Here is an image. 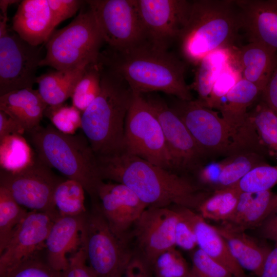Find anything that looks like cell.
<instances>
[{"label":"cell","mask_w":277,"mask_h":277,"mask_svg":"<svg viewBox=\"0 0 277 277\" xmlns=\"http://www.w3.org/2000/svg\"><path fill=\"white\" fill-rule=\"evenodd\" d=\"M96 157L102 180L126 185L148 207L177 206L197 210L211 194L185 176L123 151Z\"/></svg>","instance_id":"6da1fadb"},{"label":"cell","mask_w":277,"mask_h":277,"mask_svg":"<svg viewBox=\"0 0 277 277\" xmlns=\"http://www.w3.org/2000/svg\"><path fill=\"white\" fill-rule=\"evenodd\" d=\"M98 61L117 72L134 92L160 91L181 100H193L185 81V63L147 42L122 50L107 48L101 52Z\"/></svg>","instance_id":"7a4b0ae2"},{"label":"cell","mask_w":277,"mask_h":277,"mask_svg":"<svg viewBox=\"0 0 277 277\" xmlns=\"http://www.w3.org/2000/svg\"><path fill=\"white\" fill-rule=\"evenodd\" d=\"M101 88L82 113V127L96 156L123 150L125 124L134 91L117 72L98 61Z\"/></svg>","instance_id":"3957f363"},{"label":"cell","mask_w":277,"mask_h":277,"mask_svg":"<svg viewBox=\"0 0 277 277\" xmlns=\"http://www.w3.org/2000/svg\"><path fill=\"white\" fill-rule=\"evenodd\" d=\"M240 30L235 1H192L188 19L178 39L182 55L196 66L214 51L235 47Z\"/></svg>","instance_id":"277c9868"},{"label":"cell","mask_w":277,"mask_h":277,"mask_svg":"<svg viewBox=\"0 0 277 277\" xmlns=\"http://www.w3.org/2000/svg\"><path fill=\"white\" fill-rule=\"evenodd\" d=\"M39 158L67 179L79 182L93 200L97 201V191L103 180L96 157L85 135H69L53 125L38 126L27 133Z\"/></svg>","instance_id":"5b68a950"},{"label":"cell","mask_w":277,"mask_h":277,"mask_svg":"<svg viewBox=\"0 0 277 277\" xmlns=\"http://www.w3.org/2000/svg\"><path fill=\"white\" fill-rule=\"evenodd\" d=\"M103 43L102 35L88 7L67 26L54 30L45 43L46 52L39 66L69 70L96 63Z\"/></svg>","instance_id":"8992f818"},{"label":"cell","mask_w":277,"mask_h":277,"mask_svg":"<svg viewBox=\"0 0 277 277\" xmlns=\"http://www.w3.org/2000/svg\"><path fill=\"white\" fill-rule=\"evenodd\" d=\"M81 247L96 277H122L134 255L128 244L111 230L96 203L85 214Z\"/></svg>","instance_id":"52a82bcc"},{"label":"cell","mask_w":277,"mask_h":277,"mask_svg":"<svg viewBox=\"0 0 277 277\" xmlns=\"http://www.w3.org/2000/svg\"><path fill=\"white\" fill-rule=\"evenodd\" d=\"M122 151L174 172L161 124L143 94L134 92Z\"/></svg>","instance_id":"ba28073f"},{"label":"cell","mask_w":277,"mask_h":277,"mask_svg":"<svg viewBox=\"0 0 277 277\" xmlns=\"http://www.w3.org/2000/svg\"><path fill=\"white\" fill-rule=\"evenodd\" d=\"M63 180L35 152L32 162L24 168L16 171H0V187L19 205L30 211L48 213L56 219L60 215L54 205V193Z\"/></svg>","instance_id":"9c48e42d"},{"label":"cell","mask_w":277,"mask_h":277,"mask_svg":"<svg viewBox=\"0 0 277 277\" xmlns=\"http://www.w3.org/2000/svg\"><path fill=\"white\" fill-rule=\"evenodd\" d=\"M7 15L0 21V96L14 90L32 88L44 58L41 46L21 38L7 26Z\"/></svg>","instance_id":"30bf717a"},{"label":"cell","mask_w":277,"mask_h":277,"mask_svg":"<svg viewBox=\"0 0 277 277\" xmlns=\"http://www.w3.org/2000/svg\"><path fill=\"white\" fill-rule=\"evenodd\" d=\"M169 106L207 158L229 154L237 130L216 112L197 100L184 101L176 98Z\"/></svg>","instance_id":"8fae6325"},{"label":"cell","mask_w":277,"mask_h":277,"mask_svg":"<svg viewBox=\"0 0 277 277\" xmlns=\"http://www.w3.org/2000/svg\"><path fill=\"white\" fill-rule=\"evenodd\" d=\"M108 48H129L146 41L136 0L86 1Z\"/></svg>","instance_id":"7c38bea8"},{"label":"cell","mask_w":277,"mask_h":277,"mask_svg":"<svg viewBox=\"0 0 277 277\" xmlns=\"http://www.w3.org/2000/svg\"><path fill=\"white\" fill-rule=\"evenodd\" d=\"M146 41L153 47L168 50L177 40L189 16L192 1L136 0Z\"/></svg>","instance_id":"4fadbf2b"},{"label":"cell","mask_w":277,"mask_h":277,"mask_svg":"<svg viewBox=\"0 0 277 277\" xmlns=\"http://www.w3.org/2000/svg\"><path fill=\"white\" fill-rule=\"evenodd\" d=\"M143 95L161 124L173 170L195 171L207 157L183 122L161 97L153 93Z\"/></svg>","instance_id":"5bb4252c"},{"label":"cell","mask_w":277,"mask_h":277,"mask_svg":"<svg viewBox=\"0 0 277 277\" xmlns=\"http://www.w3.org/2000/svg\"><path fill=\"white\" fill-rule=\"evenodd\" d=\"M179 216L177 206L148 207L134 224L131 233L135 240L134 254L150 268L160 254L175 246Z\"/></svg>","instance_id":"9a60e30c"},{"label":"cell","mask_w":277,"mask_h":277,"mask_svg":"<svg viewBox=\"0 0 277 277\" xmlns=\"http://www.w3.org/2000/svg\"><path fill=\"white\" fill-rule=\"evenodd\" d=\"M96 203L111 230L122 241L128 243L130 229L148 207L129 187L118 183L100 184Z\"/></svg>","instance_id":"2e32d148"},{"label":"cell","mask_w":277,"mask_h":277,"mask_svg":"<svg viewBox=\"0 0 277 277\" xmlns=\"http://www.w3.org/2000/svg\"><path fill=\"white\" fill-rule=\"evenodd\" d=\"M56 219L45 212H28L0 253V277L45 248L46 239Z\"/></svg>","instance_id":"e0dca14e"},{"label":"cell","mask_w":277,"mask_h":277,"mask_svg":"<svg viewBox=\"0 0 277 277\" xmlns=\"http://www.w3.org/2000/svg\"><path fill=\"white\" fill-rule=\"evenodd\" d=\"M241 30L249 42H257L277 52V0H235Z\"/></svg>","instance_id":"ac0fdd59"},{"label":"cell","mask_w":277,"mask_h":277,"mask_svg":"<svg viewBox=\"0 0 277 277\" xmlns=\"http://www.w3.org/2000/svg\"><path fill=\"white\" fill-rule=\"evenodd\" d=\"M86 213L60 216L54 221L45 243L46 262L53 269L65 271L69 264L67 255L74 254L81 247V231Z\"/></svg>","instance_id":"d6986e66"},{"label":"cell","mask_w":277,"mask_h":277,"mask_svg":"<svg viewBox=\"0 0 277 277\" xmlns=\"http://www.w3.org/2000/svg\"><path fill=\"white\" fill-rule=\"evenodd\" d=\"M55 27L48 0L21 1L12 18V29L35 46L46 43Z\"/></svg>","instance_id":"ffe728a7"},{"label":"cell","mask_w":277,"mask_h":277,"mask_svg":"<svg viewBox=\"0 0 277 277\" xmlns=\"http://www.w3.org/2000/svg\"><path fill=\"white\" fill-rule=\"evenodd\" d=\"M182 209L193 228L199 248L225 267L234 277H246L215 226L209 224L194 210L184 207Z\"/></svg>","instance_id":"44dd1931"},{"label":"cell","mask_w":277,"mask_h":277,"mask_svg":"<svg viewBox=\"0 0 277 277\" xmlns=\"http://www.w3.org/2000/svg\"><path fill=\"white\" fill-rule=\"evenodd\" d=\"M234 62L242 77L258 86L263 91L277 61V52L257 42L232 48Z\"/></svg>","instance_id":"7402d4cb"},{"label":"cell","mask_w":277,"mask_h":277,"mask_svg":"<svg viewBox=\"0 0 277 277\" xmlns=\"http://www.w3.org/2000/svg\"><path fill=\"white\" fill-rule=\"evenodd\" d=\"M37 90L24 88L0 96V111L14 120L27 133L39 126L47 107Z\"/></svg>","instance_id":"603a6c76"},{"label":"cell","mask_w":277,"mask_h":277,"mask_svg":"<svg viewBox=\"0 0 277 277\" xmlns=\"http://www.w3.org/2000/svg\"><path fill=\"white\" fill-rule=\"evenodd\" d=\"M275 195L271 190L242 192L233 213L227 221L222 222V225L242 232L259 226L272 212Z\"/></svg>","instance_id":"cb8c5ba5"},{"label":"cell","mask_w":277,"mask_h":277,"mask_svg":"<svg viewBox=\"0 0 277 277\" xmlns=\"http://www.w3.org/2000/svg\"><path fill=\"white\" fill-rule=\"evenodd\" d=\"M215 228L226 240L239 265L260 277L271 249L259 244L245 232L232 230L223 225Z\"/></svg>","instance_id":"d4e9b609"},{"label":"cell","mask_w":277,"mask_h":277,"mask_svg":"<svg viewBox=\"0 0 277 277\" xmlns=\"http://www.w3.org/2000/svg\"><path fill=\"white\" fill-rule=\"evenodd\" d=\"M86 66L69 70H55L37 76V90L47 105L62 104L71 97Z\"/></svg>","instance_id":"484cf974"},{"label":"cell","mask_w":277,"mask_h":277,"mask_svg":"<svg viewBox=\"0 0 277 277\" xmlns=\"http://www.w3.org/2000/svg\"><path fill=\"white\" fill-rule=\"evenodd\" d=\"M262 92L258 86L242 78L226 95L219 109L222 117L232 128L237 130L246 122L248 108Z\"/></svg>","instance_id":"4316f807"},{"label":"cell","mask_w":277,"mask_h":277,"mask_svg":"<svg viewBox=\"0 0 277 277\" xmlns=\"http://www.w3.org/2000/svg\"><path fill=\"white\" fill-rule=\"evenodd\" d=\"M232 59V48L221 49L208 54L196 65L192 88L197 93V100L205 106L217 77Z\"/></svg>","instance_id":"83f0119b"},{"label":"cell","mask_w":277,"mask_h":277,"mask_svg":"<svg viewBox=\"0 0 277 277\" xmlns=\"http://www.w3.org/2000/svg\"><path fill=\"white\" fill-rule=\"evenodd\" d=\"M241 192L236 184L214 190L200 204L198 213L205 220L225 222L233 213Z\"/></svg>","instance_id":"f1b7e54d"},{"label":"cell","mask_w":277,"mask_h":277,"mask_svg":"<svg viewBox=\"0 0 277 277\" xmlns=\"http://www.w3.org/2000/svg\"><path fill=\"white\" fill-rule=\"evenodd\" d=\"M222 161V168L215 190L236 184L254 168L267 164L265 156L254 152L233 154Z\"/></svg>","instance_id":"f546056e"},{"label":"cell","mask_w":277,"mask_h":277,"mask_svg":"<svg viewBox=\"0 0 277 277\" xmlns=\"http://www.w3.org/2000/svg\"><path fill=\"white\" fill-rule=\"evenodd\" d=\"M34 153L22 135L7 136L0 140L1 169L21 170L32 162Z\"/></svg>","instance_id":"4dcf8cb0"},{"label":"cell","mask_w":277,"mask_h":277,"mask_svg":"<svg viewBox=\"0 0 277 277\" xmlns=\"http://www.w3.org/2000/svg\"><path fill=\"white\" fill-rule=\"evenodd\" d=\"M85 189L78 182L64 179L54 193L55 207L60 216H76L86 213Z\"/></svg>","instance_id":"1f68e13d"},{"label":"cell","mask_w":277,"mask_h":277,"mask_svg":"<svg viewBox=\"0 0 277 277\" xmlns=\"http://www.w3.org/2000/svg\"><path fill=\"white\" fill-rule=\"evenodd\" d=\"M258 136L270 155L277 157V115L262 100L248 113Z\"/></svg>","instance_id":"d6a6232c"},{"label":"cell","mask_w":277,"mask_h":277,"mask_svg":"<svg viewBox=\"0 0 277 277\" xmlns=\"http://www.w3.org/2000/svg\"><path fill=\"white\" fill-rule=\"evenodd\" d=\"M101 88V67L97 62L85 68L71 96L72 105L83 113L98 96Z\"/></svg>","instance_id":"836d02e7"},{"label":"cell","mask_w":277,"mask_h":277,"mask_svg":"<svg viewBox=\"0 0 277 277\" xmlns=\"http://www.w3.org/2000/svg\"><path fill=\"white\" fill-rule=\"evenodd\" d=\"M28 212L5 189L0 187V253Z\"/></svg>","instance_id":"e575fe53"},{"label":"cell","mask_w":277,"mask_h":277,"mask_svg":"<svg viewBox=\"0 0 277 277\" xmlns=\"http://www.w3.org/2000/svg\"><path fill=\"white\" fill-rule=\"evenodd\" d=\"M151 269L153 277H188L191 273V268L175 247L160 254Z\"/></svg>","instance_id":"d590c367"},{"label":"cell","mask_w":277,"mask_h":277,"mask_svg":"<svg viewBox=\"0 0 277 277\" xmlns=\"http://www.w3.org/2000/svg\"><path fill=\"white\" fill-rule=\"evenodd\" d=\"M44 115L57 130L66 134H75L82 127V113L72 105L47 106Z\"/></svg>","instance_id":"8d00e7d4"},{"label":"cell","mask_w":277,"mask_h":277,"mask_svg":"<svg viewBox=\"0 0 277 277\" xmlns=\"http://www.w3.org/2000/svg\"><path fill=\"white\" fill-rule=\"evenodd\" d=\"M236 184L241 192H257L271 190L277 184V165L266 164L258 166Z\"/></svg>","instance_id":"74e56055"},{"label":"cell","mask_w":277,"mask_h":277,"mask_svg":"<svg viewBox=\"0 0 277 277\" xmlns=\"http://www.w3.org/2000/svg\"><path fill=\"white\" fill-rule=\"evenodd\" d=\"M242 78L233 56L232 60L224 67L214 82L206 106L219 110L227 93Z\"/></svg>","instance_id":"f35d334b"},{"label":"cell","mask_w":277,"mask_h":277,"mask_svg":"<svg viewBox=\"0 0 277 277\" xmlns=\"http://www.w3.org/2000/svg\"><path fill=\"white\" fill-rule=\"evenodd\" d=\"M63 272L51 268L37 255L17 265L2 277H62Z\"/></svg>","instance_id":"ab89813d"},{"label":"cell","mask_w":277,"mask_h":277,"mask_svg":"<svg viewBox=\"0 0 277 277\" xmlns=\"http://www.w3.org/2000/svg\"><path fill=\"white\" fill-rule=\"evenodd\" d=\"M191 260V269L198 277H234L225 267L200 248L193 251Z\"/></svg>","instance_id":"60d3db41"},{"label":"cell","mask_w":277,"mask_h":277,"mask_svg":"<svg viewBox=\"0 0 277 277\" xmlns=\"http://www.w3.org/2000/svg\"><path fill=\"white\" fill-rule=\"evenodd\" d=\"M177 209L180 216L175 230V246L185 250H193L197 246L194 231L182 207H177Z\"/></svg>","instance_id":"b9f144b4"},{"label":"cell","mask_w":277,"mask_h":277,"mask_svg":"<svg viewBox=\"0 0 277 277\" xmlns=\"http://www.w3.org/2000/svg\"><path fill=\"white\" fill-rule=\"evenodd\" d=\"M62 277H96L87 264L82 247L69 257V264Z\"/></svg>","instance_id":"7bdbcfd3"},{"label":"cell","mask_w":277,"mask_h":277,"mask_svg":"<svg viewBox=\"0 0 277 277\" xmlns=\"http://www.w3.org/2000/svg\"><path fill=\"white\" fill-rule=\"evenodd\" d=\"M55 26L72 16L85 1L80 0H48Z\"/></svg>","instance_id":"ee69618b"},{"label":"cell","mask_w":277,"mask_h":277,"mask_svg":"<svg viewBox=\"0 0 277 277\" xmlns=\"http://www.w3.org/2000/svg\"><path fill=\"white\" fill-rule=\"evenodd\" d=\"M222 168V161L213 162L203 165L197 169V176L201 183L214 187L216 189L219 177Z\"/></svg>","instance_id":"f6af8a7d"},{"label":"cell","mask_w":277,"mask_h":277,"mask_svg":"<svg viewBox=\"0 0 277 277\" xmlns=\"http://www.w3.org/2000/svg\"><path fill=\"white\" fill-rule=\"evenodd\" d=\"M261 96V100L277 115V61Z\"/></svg>","instance_id":"bcb514c9"},{"label":"cell","mask_w":277,"mask_h":277,"mask_svg":"<svg viewBox=\"0 0 277 277\" xmlns=\"http://www.w3.org/2000/svg\"><path fill=\"white\" fill-rule=\"evenodd\" d=\"M122 277H153L151 268L139 256L134 255Z\"/></svg>","instance_id":"7dc6e473"},{"label":"cell","mask_w":277,"mask_h":277,"mask_svg":"<svg viewBox=\"0 0 277 277\" xmlns=\"http://www.w3.org/2000/svg\"><path fill=\"white\" fill-rule=\"evenodd\" d=\"M24 133L25 130L14 120L0 111V140L7 136Z\"/></svg>","instance_id":"c3c4849f"},{"label":"cell","mask_w":277,"mask_h":277,"mask_svg":"<svg viewBox=\"0 0 277 277\" xmlns=\"http://www.w3.org/2000/svg\"><path fill=\"white\" fill-rule=\"evenodd\" d=\"M260 232L266 239L277 242V208L274 209L262 223Z\"/></svg>","instance_id":"681fc988"},{"label":"cell","mask_w":277,"mask_h":277,"mask_svg":"<svg viewBox=\"0 0 277 277\" xmlns=\"http://www.w3.org/2000/svg\"><path fill=\"white\" fill-rule=\"evenodd\" d=\"M260 277H277V242L269 253Z\"/></svg>","instance_id":"f907efd6"},{"label":"cell","mask_w":277,"mask_h":277,"mask_svg":"<svg viewBox=\"0 0 277 277\" xmlns=\"http://www.w3.org/2000/svg\"><path fill=\"white\" fill-rule=\"evenodd\" d=\"M19 1L15 0H1L0 8L1 10V15H7L8 8L10 5L19 2Z\"/></svg>","instance_id":"816d5d0a"},{"label":"cell","mask_w":277,"mask_h":277,"mask_svg":"<svg viewBox=\"0 0 277 277\" xmlns=\"http://www.w3.org/2000/svg\"><path fill=\"white\" fill-rule=\"evenodd\" d=\"M277 208V194H275L272 203V211Z\"/></svg>","instance_id":"f5cc1de1"},{"label":"cell","mask_w":277,"mask_h":277,"mask_svg":"<svg viewBox=\"0 0 277 277\" xmlns=\"http://www.w3.org/2000/svg\"><path fill=\"white\" fill-rule=\"evenodd\" d=\"M188 277H198V276L192 271L191 269V273Z\"/></svg>","instance_id":"db71d44e"}]
</instances>
